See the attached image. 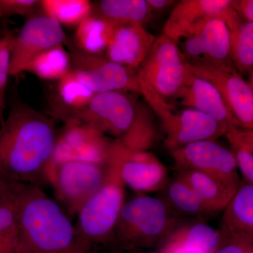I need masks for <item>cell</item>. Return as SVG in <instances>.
<instances>
[{
	"mask_svg": "<svg viewBox=\"0 0 253 253\" xmlns=\"http://www.w3.org/2000/svg\"><path fill=\"white\" fill-rule=\"evenodd\" d=\"M54 121L21 101L0 127V178L42 189L59 139Z\"/></svg>",
	"mask_w": 253,
	"mask_h": 253,
	"instance_id": "6da1fadb",
	"label": "cell"
},
{
	"mask_svg": "<svg viewBox=\"0 0 253 253\" xmlns=\"http://www.w3.org/2000/svg\"><path fill=\"white\" fill-rule=\"evenodd\" d=\"M18 253H91L60 206L39 186L16 183Z\"/></svg>",
	"mask_w": 253,
	"mask_h": 253,
	"instance_id": "7a4b0ae2",
	"label": "cell"
},
{
	"mask_svg": "<svg viewBox=\"0 0 253 253\" xmlns=\"http://www.w3.org/2000/svg\"><path fill=\"white\" fill-rule=\"evenodd\" d=\"M180 220L162 200L140 194L123 205L110 246L120 251L157 248Z\"/></svg>",
	"mask_w": 253,
	"mask_h": 253,
	"instance_id": "3957f363",
	"label": "cell"
},
{
	"mask_svg": "<svg viewBox=\"0 0 253 253\" xmlns=\"http://www.w3.org/2000/svg\"><path fill=\"white\" fill-rule=\"evenodd\" d=\"M140 93L159 121L165 134L164 144L169 151L201 141H216L227 131L212 118L196 110L176 109L152 89L138 71Z\"/></svg>",
	"mask_w": 253,
	"mask_h": 253,
	"instance_id": "277c9868",
	"label": "cell"
},
{
	"mask_svg": "<svg viewBox=\"0 0 253 253\" xmlns=\"http://www.w3.org/2000/svg\"><path fill=\"white\" fill-rule=\"evenodd\" d=\"M113 170L109 179L89 199L77 214L76 234L89 250L94 246L111 244L113 230L125 202V184L117 164L110 156Z\"/></svg>",
	"mask_w": 253,
	"mask_h": 253,
	"instance_id": "5b68a950",
	"label": "cell"
},
{
	"mask_svg": "<svg viewBox=\"0 0 253 253\" xmlns=\"http://www.w3.org/2000/svg\"><path fill=\"white\" fill-rule=\"evenodd\" d=\"M52 166L56 201L68 216L77 215L83 205L104 185L113 170L110 158L107 163L71 159Z\"/></svg>",
	"mask_w": 253,
	"mask_h": 253,
	"instance_id": "8992f818",
	"label": "cell"
},
{
	"mask_svg": "<svg viewBox=\"0 0 253 253\" xmlns=\"http://www.w3.org/2000/svg\"><path fill=\"white\" fill-rule=\"evenodd\" d=\"M138 104L125 91H113L95 94L81 109L62 122L78 123L117 139L131 126Z\"/></svg>",
	"mask_w": 253,
	"mask_h": 253,
	"instance_id": "52a82bcc",
	"label": "cell"
},
{
	"mask_svg": "<svg viewBox=\"0 0 253 253\" xmlns=\"http://www.w3.org/2000/svg\"><path fill=\"white\" fill-rule=\"evenodd\" d=\"M138 71L166 101L174 99L189 73V64L177 43L162 34L156 38Z\"/></svg>",
	"mask_w": 253,
	"mask_h": 253,
	"instance_id": "ba28073f",
	"label": "cell"
},
{
	"mask_svg": "<svg viewBox=\"0 0 253 253\" xmlns=\"http://www.w3.org/2000/svg\"><path fill=\"white\" fill-rule=\"evenodd\" d=\"M70 56L71 72L93 94L113 91L140 93L138 70L113 62L103 54H88L77 49Z\"/></svg>",
	"mask_w": 253,
	"mask_h": 253,
	"instance_id": "9c48e42d",
	"label": "cell"
},
{
	"mask_svg": "<svg viewBox=\"0 0 253 253\" xmlns=\"http://www.w3.org/2000/svg\"><path fill=\"white\" fill-rule=\"evenodd\" d=\"M176 170H194L214 178L233 191L241 180L230 150L215 141H201L170 151Z\"/></svg>",
	"mask_w": 253,
	"mask_h": 253,
	"instance_id": "30bf717a",
	"label": "cell"
},
{
	"mask_svg": "<svg viewBox=\"0 0 253 253\" xmlns=\"http://www.w3.org/2000/svg\"><path fill=\"white\" fill-rule=\"evenodd\" d=\"M189 68L217 89L236 126L253 129V83L245 81L234 65L189 64Z\"/></svg>",
	"mask_w": 253,
	"mask_h": 253,
	"instance_id": "8fae6325",
	"label": "cell"
},
{
	"mask_svg": "<svg viewBox=\"0 0 253 253\" xmlns=\"http://www.w3.org/2000/svg\"><path fill=\"white\" fill-rule=\"evenodd\" d=\"M66 37L62 26L45 14L30 18L15 35L10 53L9 76L23 73L38 55L56 46L63 45Z\"/></svg>",
	"mask_w": 253,
	"mask_h": 253,
	"instance_id": "7c38bea8",
	"label": "cell"
},
{
	"mask_svg": "<svg viewBox=\"0 0 253 253\" xmlns=\"http://www.w3.org/2000/svg\"><path fill=\"white\" fill-rule=\"evenodd\" d=\"M110 155L123 184L139 194L160 191L169 181L167 168L149 151H130L113 140Z\"/></svg>",
	"mask_w": 253,
	"mask_h": 253,
	"instance_id": "4fadbf2b",
	"label": "cell"
},
{
	"mask_svg": "<svg viewBox=\"0 0 253 253\" xmlns=\"http://www.w3.org/2000/svg\"><path fill=\"white\" fill-rule=\"evenodd\" d=\"M189 64H232L225 21L214 18L178 43Z\"/></svg>",
	"mask_w": 253,
	"mask_h": 253,
	"instance_id": "5bb4252c",
	"label": "cell"
},
{
	"mask_svg": "<svg viewBox=\"0 0 253 253\" xmlns=\"http://www.w3.org/2000/svg\"><path fill=\"white\" fill-rule=\"evenodd\" d=\"M233 0H181L165 23L163 34L179 43L214 18L224 21L234 11Z\"/></svg>",
	"mask_w": 253,
	"mask_h": 253,
	"instance_id": "9a60e30c",
	"label": "cell"
},
{
	"mask_svg": "<svg viewBox=\"0 0 253 253\" xmlns=\"http://www.w3.org/2000/svg\"><path fill=\"white\" fill-rule=\"evenodd\" d=\"M174 100L184 107L207 115L226 129L237 126L217 89L207 80L196 76L190 70Z\"/></svg>",
	"mask_w": 253,
	"mask_h": 253,
	"instance_id": "2e32d148",
	"label": "cell"
},
{
	"mask_svg": "<svg viewBox=\"0 0 253 253\" xmlns=\"http://www.w3.org/2000/svg\"><path fill=\"white\" fill-rule=\"evenodd\" d=\"M219 241V232L206 221L181 219L158 246L156 253H212Z\"/></svg>",
	"mask_w": 253,
	"mask_h": 253,
	"instance_id": "e0dca14e",
	"label": "cell"
},
{
	"mask_svg": "<svg viewBox=\"0 0 253 253\" xmlns=\"http://www.w3.org/2000/svg\"><path fill=\"white\" fill-rule=\"evenodd\" d=\"M156 39V37L140 23L121 25L115 32L104 55L113 62L139 70Z\"/></svg>",
	"mask_w": 253,
	"mask_h": 253,
	"instance_id": "ac0fdd59",
	"label": "cell"
},
{
	"mask_svg": "<svg viewBox=\"0 0 253 253\" xmlns=\"http://www.w3.org/2000/svg\"><path fill=\"white\" fill-rule=\"evenodd\" d=\"M223 212L219 234L253 236V184L242 180Z\"/></svg>",
	"mask_w": 253,
	"mask_h": 253,
	"instance_id": "d6986e66",
	"label": "cell"
},
{
	"mask_svg": "<svg viewBox=\"0 0 253 253\" xmlns=\"http://www.w3.org/2000/svg\"><path fill=\"white\" fill-rule=\"evenodd\" d=\"M157 197L162 200L178 219L206 221L216 215L196 196L184 181L174 176L169 179Z\"/></svg>",
	"mask_w": 253,
	"mask_h": 253,
	"instance_id": "ffe728a7",
	"label": "cell"
},
{
	"mask_svg": "<svg viewBox=\"0 0 253 253\" xmlns=\"http://www.w3.org/2000/svg\"><path fill=\"white\" fill-rule=\"evenodd\" d=\"M229 32L231 62L241 74L253 71V23L248 22L234 11L225 21Z\"/></svg>",
	"mask_w": 253,
	"mask_h": 253,
	"instance_id": "44dd1931",
	"label": "cell"
},
{
	"mask_svg": "<svg viewBox=\"0 0 253 253\" xmlns=\"http://www.w3.org/2000/svg\"><path fill=\"white\" fill-rule=\"evenodd\" d=\"M176 177L193 190L196 196L214 214L222 212L236 191L204 173L194 170H176Z\"/></svg>",
	"mask_w": 253,
	"mask_h": 253,
	"instance_id": "7402d4cb",
	"label": "cell"
},
{
	"mask_svg": "<svg viewBox=\"0 0 253 253\" xmlns=\"http://www.w3.org/2000/svg\"><path fill=\"white\" fill-rule=\"evenodd\" d=\"M159 139L155 115L147 104L138 105L134 120L121 137L114 139L125 149L134 151H149Z\"/></svg>",
	"mask_w": 253,
	"mask_h": 253,
	"instance_id": "603a6c76",
	"label": "cell"
},
{
	"mask_svg": "<svg viewBox=\"0 0 253 253\" xmlns=\"http://www.w3.org/2000/svg\"><path fill=\"white\" fill-rule=\"evenodd\" d=\"M120 25L93 14L76 27L77 49L92 54H103Z\"/></svg>",
	"mask_w": 253,
	"mask_h": 253,
	"instance_id": "cb8c5ba5",
	"label": "cell"
},
{
	"mask_svg": "<svg viewBox=\"0 0 253 253\" xmlns=\"http://www.w3.org/2000/svg\"><path fill=\"white\" fill-rule=\"evenodd\" d=\"M93 14L116 24L140 23L149 21L151 12L146 0H103L93 4Z\"/></svg>",
	"mask_w": 253,
	"mask_h": 253,
	"instance_id": "d4e9b609",
	"label": "cell"
},
{
	"mask_svg": "<svg viewBox=\"0 0 253 253\" xmlns=\"http://www.w3.org/2000/svg\"><path fill=\"white\" fill-rule=\"evenodd\" d=\"M94 94L78 82L70 72L58 81L53 116L62 121L70 114L78 111L91 99Z\"/></svg>",
	"mask_w": 253,
	"mask_h": 253,
	"instance_id": "484cf974",
	"label": "cell"
},
{
	"mask_svg": "<svg viewBox=\"0 0 253 253\" xmlns=\"http://www.w3.org/2000/svg\"><path fill=\"white\" fill-rule=\"evenodd\" d=\"M19 242L16 183L0 199V253H18Z\"/></svg>",
	"mask_w": 253,
	"mask_h": 253,
	"instance_id": "4316f807",
	"label": "cell"
},
{
	"mask_svg": "<svg viewBox=\"0 0 253 253\" xmlns=\"http://www.w3.org/2000/svg\"><path fill=\"white\" fill-rule=\"evenodd\" d=\"M70 53L63 45L46 50L32 59L23 72L34 75L45 81H59L71 71Z\"/></svg>",
	"mask_w": 253,
	"mask_h": 253,
	"instance_id": "83f0119b",
	"label": "cell"
},
{
	"mask_svg": "<svg viewBox=\"0 0 253 253\" xmlns=\"http://www.w3.org/2000/svg\"><path fill=\"white\" fill-rule=\"evenodd\" d=\"M39 5L44 14L61 26L77 27L93 13V3L88 0H42Z\"/></svg>",
	"mask_w": 253,
	"mask_h": 253,
	"instance_id": "f1b7e54d",
	"label": "cell"
},
{
	"mask_svg": "<svg viewBox=\"0 0 253 253\" xmlns=\"http://www.w3.org/2000/svg\"><path fill=\"white\" fill-rule=\"evenodd\" d=\"M244 180L253 184V129L234 126L224 134Z\"/></svg>",
	"mask_w": 253,
	"mask_h": 253,
	"instance_id": "f546056e",
	"label": "cell"
},
{
	"mask_svg": "<svg viewBox=\"0 0 253 253\" xmlns=\"http://www.w3.org/2000/svg\"><path fill=\"white\" fill-rule=\"evenodd\" d=\"M4 43L0 51V121H4V111L6 109L5 94L8 79L9 77L10 53L15 35L11 31H5Z\"/></svg>",
	"mask_w": 253,
	"mask_h": 253,
	"instance_id": "4dcf8cb0",
	"label": "cell"
},
{
	"mask_svg": "<svg viewBox=\"0 0 253 253\" xmlns=\"http://www.w3.org/2000/svg\"><path fill=\"white\" fill-rule=\"evenodd\" d=\"M219 234V244L212 253H253V236Z\"/></svg>",
	"mask_w": 253,
	"mask_h": 253,
	"instance_id": "1f68e13d",
	"label": "cell"
},
{
	"mask_svg": "<svg viewBox=\"0 0 253 253\" xmlns=\"http://www.w3.org/2000/svg\"><path fill=\"white\" fill-rule=\"evenodd\" d=\"M38 4L37 0H0V18L30 16Z\"/></svg>",
	"mask_w": 253,
	"mask_h": 253,
	"instance_id": "d6a6232c",
	"label": "cell"
},
{
	"mask_svg": "<svg viewBox=\"0 0 253 253\" xmlns=\"http://www.w3.org/2000/svg\"><path fill=\"white\" fill-rule=\"evenodd\" d=\"M233 8L240 17L248 22L253 23V0H234Z\"/></svg>",
	"mask_w": 253,
	"mask_h": 253,
	"instance_id": "836d02e7",
	"label": "cell"
},
{
	"mask_svg": "<svg viewBox=\"0 0 253 253\" xmlns=\"http://www.w3.org/2000/svg\"><path fill=\"white\" fill-rule=\"evenodd\" d=\"M146 2L151 12L153 13L154 11H161L166 9L176 1H171V0H146Z\"/></svg>",
	"mask_w": 253,
	"mask_h": 253,
	"instance_id": "e575fe53",
	"label": "cell"
},
{
	"mask_svg": "<svg viewBox=\"0 0 253 253\" xmlns=\"http://www.w3.org/2000/svg\"><path fill=\"white\" fill-rule=\"evenodd\" d=\"M11 182L4 180V179H0V199L2 197L3 195L6 192Z\"/></svg>",
	"mask_w": 253,
	"mask_h": 253,
	"instance_id": "d590c367",
	"label": "cell"
},
{
	"mask_svg": "<svg viewBox=\"0 0 253 253\" xmlns=\"http://www.w3.org/2000/svg\"><path fill=\"white\" fill-rule=\"evenodd\" d=\"M3 43H4V35L3 33L0 35V51H1V48H2Z\"/></svg>",
	"mask_w": 253,
	"mask_h": 253,
	"instance_id": "8d00e7d4",
	"label": "cell"
},
{
	"mask_svg": "<svg viewBox=\"0 0 253 253\" xmlns=\"http://www.w3.org/2000/svg\"><path fill=\"white\" fill-rule=\"evenodd\" d=\"M3 123H4V122H1V121H0V127H1V126H2Z\"/></svg>",
	"mask_w": 253,
	"mask_h": 253,
	"instance_id": "74e56055",
	"label": "cell"
},
{
	"mask_svg": "<svg viewBox=\"0 0 253 253\" xmlns=\"http://www.w3.org/2000/svg\"></svg>",
	"mask_w": 253,
	"mask_h": 253,
	"instance_id": "f35d334b",
	"label": "cell"
},
{
	"mask_svg": "<svg viewBox=\"0 0 253 253\" xmlns=\"http://www.w3.org/2000/svg\"><path fill=\"white\" fill-rule=\"evenodd\" d=\"M0 35H1V33H0Z\"/></svg>",
	"mask_w": 253,
	"mask_h": 253,
	"instance_id": "ab89813d",
	"label": "cell"
}]
</instances>
